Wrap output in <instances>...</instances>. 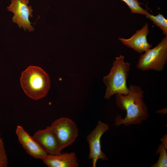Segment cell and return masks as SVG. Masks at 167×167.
Wrapping results in <instances>:
<instances>
[{
	"label": "cell",
	"instance_id": "cell-9",
	"mask_svg": "<svg viewBox=\"0 0 167 167\" xmlns=\"http://www.w3.org/2000/svg\"><path fill=\"white\" fill-rule=\"evenodd\" d=\"M19 140L26 152L36 159H43L48 155L40 145L21 126H18L16 131Z\"/></svg>",
	"mask_w": 167,
	"mask_h": 167
},
{
	"label": "cell",
	"instance_id": "cell-13",
	"mask_svg": "<svg viewBox=\"0 0 167 167\" xmlns=\"http://www.w3.org/2000/svg\"><path fill=\"white\" fill-rule=\"evenodd\" d=\"M167 148L161 143L158 146L155 155L159 154V159L157 162L151 165V167H166L167 166Z\"/></svg>",
	"mask_w": 167,
	"mask_h": 167
},
{
	"label": "cell",
	"instance_id": "cell-8",
	"mask_svg": "<svg viewBox=\"0 0 167 167\" xmlns=\"http://www.w3.org/2000/svg\"><path fill=\"white\" fill-rule=\"evenodd\" d=\"M32 137L48 155L55 156L61 153L56 137L49 126L36 131Z\"/></svg>",
	"mask_w": 167,
	"mask_h": 167
},
{
	"label": "cell",
	"instance_id": "cell-1",
	"mask_svg": "<svg viewBox=\"0 0 167 167\" xmlns=\"http://www.w3.org/2000/svg\"><path fill=\"white\" fill-rule=\"evenodd\" d=\"M128 90L126 95L116 94L117 105L121 109L126 112V115L124 118L120 115L116 117L114 124L116 126L140 124L148 118V107L143 101L144 92L141 88L139 86L131 84Z\"/></svg>",
	"mask_w": 167,
	"mask_h": 167
},
{
	"label": "cell",
	"instance_id": "cell-4",
	"mask_svg": "<svg viewBox=\"0 0 167 167\" xmlns=\"http://www.w3.org/2000/svg\"><path fill=\"white\" fill-rule=\"evenodd\" d=\"M167 60V36L155 47L150 49L140 55L136 65L143 71L163 70Z\"/></svg>",
	"mask_w": 167,
	"mask_h": 167
},
{
	"label": "cell",
	"instance_id": "cell-3",
	"mask_svg": "<svg viewBox=\"0 0 167 167\" xmlns=\"http://www.w3.org/2000/svg\"><path fill=\"white\" fill-rule=\"evenodd\" d=\"M124 56L120 55L116 58L109 73L103 80L106 86L105 98L107 99L118 93L124 95L128 92L126 80L130 69V63L124 61Z\"/></svg>",
	"mask_w": 167,
	"mask_h": 167
},
{
	"label": "cell",
	"instance_id": "cell-10",
	"mask_svg": "<svg viewBox=\"0 0 167 167\" xmlns=\"http://www.w3.org/2000/svg\"><path fill=\"white\" fill-rule=\"evenodd\" d=\"M149 32L148 25L146 23L140 30L136 31L129 38L126 39L119 37L118 39L127 46L141 54L152 47L147 40V36Z\"/></svg>",
	"mask_w": 167,
	"mask_h": 167
},
{
	"label": "cell",
	"instance_id": "cell-5",
	"mask_svg": "<svg viewBox=\"0 0 167 167\" xmlns=\"http://www.w3.org/2000/svg\"><path fill=\"white\" fill-rule=\"evenodd\" d=\"M49 127L56 137L61 151L71 145L78 135V129L75 123L67 118L55 120Z\"/></svg>",
	"mask_w": 167,
	"mask_h": 167
},
{
	"label": "cell",
	"instance_id": "cell-14",
	"mask_svg": "<svg viewBox=\"0 0 167 167\" xmlns=\"http://www.w3.org/2000/svg\"><path fill=\"white\" fill-rule=\"evenodd\" d=\"M128 6L132 14L137 13L145 15L148 12L147 9H143L140 5L141 3L138 0H121Z\"/></svg>",
	"mask_w": 167,
	"mask_h": 167
},
{
	"label": "cell",
	"instance_id": "cell-7",
	"mask_svg": "<svg viewBox=\"0 0 167 167\" xmlns=\"http://www.w3.org/2000/svg\"><path fill=\"white\" fill-rule=\"evenodd\" d=\"M109 128L108 125L101 121H98L96 127L87 135V140L89 145L88 158L92 160L93 167H96L98 160H108L101 149V138Z\"/></svg>",
	"mask_w": 167,
	"mask_h": 167
},
{
	"label": "cell",
	"instance_id": "cell-6",
	"mask_svg": "<svg viewBox=\"0 0 167 167\" xmlns=\"http://www.w3.org/2000/svg\"><path fill=\"white\" fill-rule=\"evenodd\" d=\"M29 3V0H11L7 10L13 14L12 21L19 28H22L25 31L32 32L34 28L31 25L29 18L33 17V10L31 6L28 5Z\"/></svg>",
	"mask_w": 167,
	"mask_h": 167
},
{
	"label": "cell",
	"instance_id": "cell-15",
	"mask_svg": "<svg viewBox=\"0 0 167 167\" xmlns=\"http://www.w3.org/2000/svg\"><path fill=\"white\" fill-rule=\"evenodd\" d=\"M8 163L4 143L1 138L0 134V167H6Z\"/></svg>",
	"mask_w": 167,
	"mask_h": 167
},
{
	"label": "cell",
	"instance_id": "cell-17",
	"mask_svg": "<svg viewBox=\"0 0 167 167\" xmlns=\"http://www.w3.org/2000/svg\"><path fill=\"white\" fill-rule=\"evenodd\" d=\"M158 112V113H162V114H165L167 113V109L164 108V109H162L161 110H158L156 112Z\"/></svg>",
	"mask_w": 167,
	"mask_h": 167
},
{
	"label": "cell",
	"instance_id": "cell-11",
	"mask_svg": "<svg viewBox=\"0 0 167 167\" xmlns=\"http://www.w3.org/2000/svg\"><path fill=\"white\" fill-rule=\"evenodd\" d=\"M42 160L49 167H77L79 165L74 152L61 153L55 156L48 155Z\"/></svg>",
	"mask_w": 167,
	"mask_h": 167
},
{
	"label": "cell",
	"instance_id": "cell-12",
	"mask_svg": "<svg viewBox=\"0 0 167 167\" xmlns=\"http://www.w3.org/2000/svg\"><path fill=\"white\" fill-rule=\"evenodd\" d=\"M145 16L151 20L154 24L159 27L162 31L163 34L167 36V19L162 14L159 13L158 15L155 16L148 12Z\"/></svg>",
	"mask_w": 167,
	"mask_h": 167
},
{
	"label": "cell",
	"instance_id": "cell-16",
	"mask_svg": "<svg viewBox=\"0 0 167 167\" xmlns=\"http://www.w3.org/2000/svg\"><path fill=\"white\" fill-rule=\"evenodd\" d=\"M161 143H162L165 147L167 148V135H165L161 139Z\"/></svg>",
	"mask_w": 167,
	"mask_h": 167
},
{
	"label": "cell",
	"instance_id": "cell-2",
	"mask_svg": "<svg viewBox=\"0 0 167 167\" xmlns=\"http://www.w3.org/2000/svg\"><path fill=\"white\" fill-rule=\"evenodd\" d=\"M22 87L31 98L37 100L45 97L50 87L49 75L41 68L30 66L22 73Z\"/></svg>",
	"mask_w": 167,
	"mask_h": 167
}]
</instances>
